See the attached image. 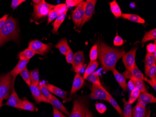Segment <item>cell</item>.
<instances>
[{
	"instance_id": "cell-56",
	"label": "cell",
	"mask_w": 156,
	"mask_h": 117,
	"mask_svg": "<svg viewBox=\"0 0 156 117\" xmlns=\"http://www.w3.org/2000/svg\"><path fill=\"white\" fill-rule=\"evenodd\" d=\"M2 102H1V101H0V108L2 107V106L3 105V104H2Z\"/></svg>"
},
{
	"instance_id": "cell-11",
	"label": "cell",
	"mask_w": 156,
	"mask_h": 117,
	"mask_svg": "<svg viewBox=\"0 0 156 117\" xmlns=\"http://www.w3.org/2000/svg\"><path fill=\"white\" fill-rule=\"evenodd\" d=\"M126 79H137L144 81V76L136 64L131 70H126L122 74Z\"/></svg>"
},
{
	"instance_id": "cell-34",
	"label": "cell",
	"mask_w": 156,
	"mask_h": 117,
	"mask_svg": "<svg viewBox=\"0 0 156 117\" xmlns=\"http://www.w3.org/2000/svg\"><path fill=\"white\" fill-rule=\"evenodd\" d=\"M122 101L124 104L122 117H132V108L131 104H129L128 101H127L125 98L122 99Z\"/></svg>"
},
{
	"instance_id": "cell-17",
	"label": "cell",
	"mask_w": 156,
	"mask_h": 117,
	"mask_svg": "<svg viewBox=\"0 0 156 117\" xmlns=\"http://www.w3.org/2000/svg\"><path fill=\"white\" fill-rule=\"evenodd\" d=\"M137 99V102H141L145 105L156 103V97L148 92L140 93Z\"/></svg>"
},
{
	"instance_id": "cell-51",
	"label": "cell",
	"mask_w": 156,
	"mask_h": 117,
	"mask_svg": "<svg viewBox=\"0 0 156 117\" xmlns=\"http://www.w3.org/2000/svg\"><path fill=\"white\" fill-rule=\"evenodd\" d=\"M53 109V117H67L65 115H64L63 113L58 110V109L55 108V107L53 106L52 107Z\"/></svg>"
},
{
	"instance_id": "cell-55",
	"label": "cell",
	"mask_w": 156,
	"mask_h": 117,
	"mask_svg": "<svg viewBox=\"0 0 156 117\" xmlns=\"http://www.w3.org/2000/svg\"><path fill=\"white\" fill-rule=\"evenodd\" d=\"M86 117H94L93 116V114H92V113H91V112H88V113H87V114L86 116Z\"/></svg>"
},
{
	"instance_id": "cell-13",
	"label": "cell",
	"mask_w": 156,
	"mask_h": 117,
	"mask_svg": "<svg viewBox=\"0 0 156 117\" xmlns=\"http://www.w3.org/2000/svg\"><path fill=\"white\" fill-rule=\"evenodd\" d=\"M32 96L35 99L37 103H40L41 102L48 103L49 101L42 94L39 86L31 84L30 87Z\"/></svg>"
},
{
	"instance_id": "cell-26",
	"label": "cell",
	"mask_w": 156,
	"mask_h": 117,
	"mask_svg": "<svg viewBox=\"0 0 156 117\" xmlns=\"http://www.w3.org/2000/svg\"><path fill=\"white\" fill-rule=\"evenodd\" d=\"M67 12V11H66L64 13L58 16L52 24L53 29H52V32L53 34L57 33L58 29L65 19Z\"/></svg>"
},
{
	"instance_id": "cell-18",
	"label": "cell",
	"mask_w": 156,
	"mask_h": 117,
	"mask_svg": "<svg viewBox=\"0 0 156 117\" xmlns=\"http://www.w3.org/2000/svg\"><path fill=\"white\" fill-rule=\"evenodd\" d=\"M30 60H19L17 65L14 68L13 70H11L9 73L15 80L16 76L20 74L25 68L27 67V65L29 62Z\"/></svg>"
},
{
	"instance_id": "cell-25",
	"label": "cell",
	"mask_w": 156,
	"mask_h": 117,
	"mask_svg": "<svg viewBox=\"0 0 156 117\" xmlns=\"http://www.w3.org/2000/svg\"><path fill=\"white\" fill-rule=\"evenodd\" d=\"M99 66V63L97 60L96 61H90L87 67L86 68L84 75H83V79H86V78L90 75L95 72V70L97 69Z\"/></svg>"
},
{
	"instance_id": "cell-48",
	"label": "cell",
	"mask_w": 156,
	"mask_h": 117,
	"mask_svg": "<svg viewBox=\"0 0 156 117\" xmlns=\"http://www.w3.org/2000/svg\"><path fill=\"white\" fill-rule=\"evenodd\" d=\"M26 1L25 0H12L11 7L13 9H16L17 7Z\"/></svg>"
},
{
	"instance_id": "cell-44",
	"label": "cell",
	"mask_w": 156,
	"mask_h": 117,
	"mask_svg": "<svg viewBox=\"0 0 156 117\" xmlns=\"http://www.w3.org/2000/svg\"><path fill=\"white\" fill-rule=\"evenodd\" d=\"M82 0H66V4L67 7H77L83 2Z\"/></svg>"
},
{
	"instance_id": "cell-29",
	"label": "cell",
	"mask_w": 156,
	"mask_h": 117,
	"mask_svg": "<svg viewBox=\"0 0 156 117\" xmlns=\"http://www.w3.org/2000/svg\"><path fill=\"white\" fill-rule=\"evenodd\" d=\"M35 55V53L32 50L27 48L19 53L18 57L20 60H30Z\"/></svg>"
},
{
	"instance_id": "cell-37",
	"label": "cell",
	"mask_w": 156,
	"mask_h": 117,
	"mask_svg": "<svg viewBox=\"0 0 156 117\" xmlns=\"http://www.w3.org/2000/svg\"><path fill=\"white\" fill-rule=\"evenodd\" d=\"M20 76L23 79L25 83L28 85L29 87H30L31 85V81H30V74L28 71L27 68H25L22 72L20 73Z\"/></svg>"
},
{
	"instance_id": "cell-32",
	"label": "cell",
	"mask_w": 156,
	"mask_h": 117,
	"mask_svg": "<svg viewBox=\"0 0 156 117\" xmlns=\"http://www.w3.org/2000/svg\"><path fill=\"white\" fill-rule=\"evenodd\" d=\"M156 38V29H153L145 33L141 43H145L151 40H155Z\"/></svg>"
},
{
	"instance_id": "cell-16",
	"label": "cell",
	"mask_w": 156,
	"mask_h": 117,
	"mask_svg": "<svg viewBox=\"0 0 156 117\" xmlns=\"http://www.w3.org/2000/svg\"><path fill=\"white\" fill-rule=\"evenodd\" d=\"M146 105L137 102L136 105L132 109V117H145Z\"/></svg>"
},
{
	"instance_id": "cell-49",
	"label": "cell",
	"mask_w": 156,
	"mask_h": 117,
	"mask_svg": "<svg viewBox=\"0 0 156 117\" xmlns=\"http://www.w3.org/2000/svg\"><path fill=\"white\" fill-rule=\"evenodd\" d=\"M148 84H150L154 89L155 91L156 90V79H148L147 77H144V80Z\"/></svg>"
},
{
	"instance_id": "cell-50",
	"label": "cell",
	"mask_w": 156,
	"mask_h": 117,
	"mask_svg": "<svg viewBox=\"0 0 156 117\" xmlns=\"http://www.w3.org/2000/svg\"><path fill=\"white\" fill-rule=\"evenodd\" d=\"M9 14H6L3 16L1 18H0V31L3 29V27L5 26L6 21L9 17Z\"/></svg>"
},
{
	"instance_id": "cell-43",
	"label": "cell",
	"mask_w": 156,
	"mask_h": 117,
	"mask_svg": "<svg viewBox=\"0 0 156 117\" xmlns=\"http://www.w3.org/2000/svg\"><path fill=\"white\" fill-rule=\"evenodd\" d=\"M95 106L96 110L100 114H103L107 110V108L103 104L98 103L95 104Z\"/></svg>"
},
{
	"instance_id": "cell-47",
	"label": "cell",
	"mask_w": 156,
	"mask_h": 117,
	"mask_svg": "<svg viewBox=\"0 0 156 117\" xmlns=\"http://www.w3.org/2000/svg\"><path fill=\"white\" fill-rule=\"evenodd\" d=\"M154 43H150L147 45L146 49H147V52L148 53L153 54L155 51H156V39H155Z\"/></svg>"
},
{
	"instance_id": "cell-1",
	"label": "cell",
	"mask_w": 156,
	"mask_h": 117,
	"mask_svg": "<svg viewBox=\"0 0 156 117\" xmlns=\"http://www.w3.org/2000/svg\"><path fill=\"white\" fill-rule=\"evenodd\" d=\"M98 45V57L104 71H112L115 68L116 63L122 58L125 51L110 47L102 41H99Z\"/></svg>"
},
{
	"instance_id": "cell-21",
	"label": "cell",
	"mask_w": 156,
	"mask_h": 117,
	"mask_svg": "<svg viewBox=\"0 0 156 117\" xmlns=\"http://www.w3.org/2000/svg\"><path fill=\"white\" fill-rule=\"evenodd\" d=\"M56 48H58L61 54L66 55L68 51L71 49L68 44L67 39L65 38H62L57 44L55 45Z\"/></svg>"
},
{
	"instance_id": "cell-41",
	"label": "cell",
	"mask_w": 156,
	"mask_h": 117,
	"mask_svg": "<svg viewBox=\"0 0 156 117\" xmlns=\"http://www.w3.org/2000/svg\"><path fill=\"white\" fill-rule=\"evenodd\" d=\"M59 16L58 13L56 12L54 9H51L48 15V21H47V24L51 23L53 20H55L56 18Z\"/></svg>"
},
{
	"instance_id": "cell-54",
	"label": "cell",
	"mask_w": 156,
	"mask_h": 117,
	"mask_svg": "<svg viewBox=\"0 0 156 117\" xmlns=\"http://www.w3.org/2000/svg\"><path fill=\"white\" fill-rule=\"evenodd\" d=\"M42 1L43 0H33L32 2L35 5H38L42 2Z\"/></svg>"
},
{
	"instance_id": "cell-23",
	"label": "cell",
	"mask_w": 156,
	"mask_h": 117,
	"mask_svg": "<svg viewBox=\"0 0 156 117\" xmlns=\"http://www.w3.org/2000/svg\"><path fill=\"white\" fill-rule=\"evenodd\" d=\"M120 17L132 21L133 22L136 23L141 24H144L145 23V20L136 14L122 13Z\"/></svg>"
},
{
	"instance_id": "cell-9",
	"label": "cell",
	"mask_w": 156,
	"mask_h": 117,
	"mask_svg": "<svg viewBox=\"0 0 156 117\" xmlns=\"http://www.w3.org/2000/svg\"><path fill=\"white\" fill-rule=\"evenodd\" d=\"M86 5V1H83L81 3L76 7L75 10L73 12L72 15L73 23L78 27L81 26L84 16L85 7Z\"/></svg>"
},
{
	"instance_id": "cell-7",
	"label": "cell",
	"mask_w": 156,
	"mask_h": 117,
	"mask_svg": "<svg viewBox=\"0 0 156 117\" xmlns=\"http://www.w3.org/2000/svg\"><path fill=\"white\" fill-rule=\"evenodd\" d=\"M90 97L94 99H100L108 102V91L102 85L93 84L91 89Z\"/></svg>"
},
{
	"instance_id": "cell-46",
	"label": "cell",
	"mask_w": 156,
	"mask_h": 117,
	"mask_svg": "<svg viewBox=\"0 0 156 117\" xmlns=\"http://www.w3.org/2000/svg\"><path fill=\"white\" fill-rule=\"evenodd\" d=\"M113 44L115 46H121L124 44V41L122 38L118 35H116L114 39Z\"/></svg>"
},
{
	"instance_id": "cell-42",
	"label": "cell",
	"mask_w": 156,
	"mask_h": 117,
	"mask_svg": "<svg viewBox=\"0 0 156 117\" xmlns=\"http://www.w3.org/2000/svg\"><path fill=\"white\" fill-rule=\"evenodd\" d=\"M147 76L150 79H156V65H154L150 68L147 73Z\"/></svg>"
},
{
	"instance_id": "cell-3",
	"label": "cell",
	"mask_w": 156,
	"mask_h": 117,
	"mask_svg": "<svg viewBox=\"0 0 156 117\" xmlns=\"http://www.w3.org/2000/svg\"><path fill=\"white\" fill-rule=\"evenodd\" d=\"M15 81L9 72L0 76V101L9 99L14 88Z\"/></svg>"
},
{
	"instance_id": "cell-8",
	"label": "cell",
	"mask_w": 156,
	"mask_h": 117,
	"mask_svg": "<svg viewBox=\"0 0 156 117\" xmlns=\"http://www.w3.org/2000/svg\"><path fill=\"white\" fill-rule=\"evenodd\" d=\"M137 50V47L132 48L128 52L125 53L122 56V62L126 70H131L136 64V55Z\"/></svg>"
},
{
	"instance_id": "cell-53",
	"label": "cell",
	"mask_w": 156,
	"mask_h": 117,
	"mask_svg": "<svg viewBox=\"0 0 156 117\" xmlns=\"http://www.w3.org/2000/svg\"><path fill=\"white\" fill-rule=\"evenodd\" d=\"M127 86H128V89H129L131 91L136 89L134 82L131 79H129V81L128 82V83L127 84Z\"/></svg>"
},
{
	"instance_id": "cell-30",
	"label": "cell",
	"mask_w": 156,
	"mask_h": 117,
	"mask_svg": "<svg viewBox=\"0 0 156 117\" xmlns=\"http://www.w3.org/2000/svg\"><path fill=\"white\" fill-rule=\"evenodd\" d=\"M39 89L42 92V94L44 95V96L48 100H50L52 98V94H51L47 88L46 84L43 82H40L39 85Z\"/></svg>"
},
{
	"instance_id": "cell-20",
	"label": "cell",
	"mask_w": 156,
	"mask_h": 117,
	"mask_svg": "<svg viewBox=\"0 0 156 117\" xmlns=\"http://www.w3.org/2000/svg\"><path fill=\"white\" fill-rule=\"evenodd\" d=\"M48 103L50 104L52 106L58 109V110L62 112L63 113L67 114L68 116L70 115V113L65 107L64 105H63L61 102L57 98H56L54 95H52V98L50 100H49Z\"/></svg>"
},
{
	"instance_id": "cell-28",
	"label": "cell",
	"mask_w": 156,
	"mask_h": 117,
	"mask_svg": "<svg viewBox=\"0 0 156 117\" xmlns=\"http://www.w3.org/2000/svg\"><path fill=\"white\" fill-rule=\"evenodd\" d=\"M22 101V104L21 106V110H23L27 111L32 112H37L38 111V109L33 104L30 102L27 99V98L24 97Z\"/></svg>"
},
{
	"instance_id": "cell-2",
	"label": "cell",
	"mask_w": 156,
	"mask_h": 117,
	"mask_svg": "<svg viewBox=\"0 0 156 117\" xmlns=\"http://www.w3.org/2000/svg\"><path fill=\"white\" fill-rule=\"evenodd\" d=\"M19 30L18 21L11 16H9L5 26L0 31V48L10 40H18Z\"/></svg>"
},
{
	"instance_id": "cell-39",
	"label": "cell",
	"mask_w": 156,
	"mask_h": 117,
	"mask_svg": "<svg viewBox=\"0 0 156 117\" xmlns=\"http://www.w3.org/2000/svg\"><path fill=\"white\" fill-rule=\"evenodd\" d=\"M53 9L60 15L68 11V7L66 3H61L55 5Z\"/></svg>"
},
{
	"instance_id": "cell-6",
	"label": "cell",
	"mask_w": 156,
	"mask_h": 117,
	"mask_svg": "<svg viewBox=\"0 0 156 117\" xmlns=\"http://www.w3.org/2000/svg\"><path fill=\"white\" fill-rule=\"evenodd\" d=\"M28 48L32 50L35 54L44 55L49 52L51 49V46L37 39H35L29 42Z\"/></svg>"
},
{
	"instance_id": "cell-24",
	"label": "cell",
	"mask_w": 156,
	"mask_h": 117,
	"mask_svg": "<svg viewBox=\"0 0 156 117\" xmlns=\"http://www.w3.org/2000/svg\"><path fill=\"white\" fill-rule=\"evenodd\" d=\"M156 61L154 59L153 54L147 53L145 55V61H144V71L146 77H147V73L150 68L156 64Z\"/></svg>"
},
{
	"instance_id": "cell-45",
	"label": "cell",
	"mask_w": 156,
	"mask_h": 117,
	"mask_svg": "<svg viewBox=\"0 0 156 117\" xmlns=\"http://www.w3.org/2000/svg\"><path fill=\"white\" fill-rule=\"evenodd\" d=\"M66 56V62L69 64H72L74 58V53L72 50L71 48L68 51Z\"/></svg>"
},
{
	"instance_id": "cell-52",
	"label": "cell",
	"mask_w": 156,
	"mask_h": 117,
	"mask_svg": "<svg viewBox=\"0 0 156 117\" xmlns=\"http://www.w3.org/2000/svg\"><path fill=\"white\" fill-rule=\"evenodd\" d=\"M86 66V65L84 64L79 65V66H78L76 67H75V68H74L73 71H74L76 73L80 74V73H81V72L83 71V69H86V68H85Z\"/></svg>"
},
{
	"instance_id": "cell-5",
	"label": "cell",
	"mask_w": 156,
	"mask_h": 117,
	"mask_svg": "<svg viewBox=\"0 0 156 117\" xmlns=\"http://www.w3.org/2000/svg\"><path fill=\"white\" fill-rule=\"evenodd\" d=\"M89 112L86 102L78 98L73 101V108L69 117H86Z\"/></svg>"
},
{
	"instance_id": "cell-15",
	"label": "cell",
	"mask_w": 156,
	"mask_h": 117,
	"mask_svg": "<svg viewBox=\"0 0 156 117\" xmlns=\"http://www.w3.org/2000/svg\"><path fill=\"white\" fill-rule=\"evenodd\" d=\"M84 84V79L83 77L81 76L80 74L76 73L71 90V95H73L75 94L83 87Z\"/></svg>"
},
{
	"instance_id": "cell-33",
	"label": "cell",
	"mask_w": 156,
	"mask_h": 117,
	"mask_svg": "<svg viewBox=\"0 0 156 117\" xmlns=\"http://www.w3.org/2000/svg\"><path fill=\"white\" fill-rule=\"evenodd\" d=\"M134 82L136 89L141 92H148L147 88L143 81L140 79H131Z\"/></svg>"
},
{
	"instance_id": "cell-31",
	"label": "cell",
	"mask_w": 156,
	"mask_h": 117,
	"mask_svg": "<svg viewBox=\"0 0 156 117\" xmlns=\"http://www.w3.org/2000/svg\"><path fill=\"white\" fill-rule=\"evenodd\" d=\"M30 81H31V84L38 86L39 82V69H34L30 71Z\"/></svg>"
},
{
	"instance_id": "cell-22",
	"label": "cell",
	"mask_w": 156,
	"mask_h": 117,
	"mask_svg": "<svg viewBox=\"0 0 156 117\" xmlns=\"http://www.w3.org/2000/svg\"><path fill=\"white\" fill-rule=\"evenodd\" d=\"M85 57L83 51H79L74 54L73 62L72 63V70L79 65L84 64Z\"/></svg>"
},
{
	"instance_id": "cell-38",
	"label": "cell",
	"mask_w": 156,
	"mask_h": 117,
	"mask_svg": "<svg viewBox=\"0 0 156 117\" xmlns=\"http://www.w3.org/2000/svg\"><path fill=\"white\" fill-rule=\"evenodd\" d=\"M98 58V45L97 44L92 46L89 53L90 61H96Z\"/></svg>"
},
{
	"instance_id": "cell-12",
	"label": "cell",
	"mask_w": 156,
	"mask_h": 117,
	"mask_svg": "<svg viewBox=\"0 0 156 117\" xmlns=\"http://www.w3.org/2000/svg\"><path fill=\"white\" fill-rule=\"evenodd\" d=\"M22 103V100L19 98L18 95L15 89V87H14L12 93L9 98L8 100L4 105L11 106V107H14V108H16L19 110H21Z\"/></svg>"
},
{
	"instance_id": "cell-10",
	"label": "cell",
	"mask_w": 156,
	"mask_h": 117,
	"mask_svg": "<svg viewBox=\"0 0 156 117\" xmlns=\"http://www.w3.org/2000/svg\"><path fill=\"white\" fill-rule=\"evenodd\" d=\"M97 1L96 0H87L85 7L84 16L81 23L82 27L85 23L91 19L95 12V7Z\"/></svg>"
},
{
	"instance_id": "cell-27",
	"label": "cell",
	"mask_w": 156,
	"mask_h": 117,
	"mask_svg": "<svg viewBox=\"0 0 156 117\" xmlns=\"http://www.w3.org/2000/svg\"><path fill=\"white\" fill-rule=\"evenodd\" d=\"M109 4L110 5V10L114 16L116 18L121 17L122 14V12L121 9L120 8V6L118 5L116 1L115 0L113 1L109 2Z\"/></svg>"
},
{
	"instance_id": "cell-14",
	"label": "cell",
	"mask_w": 156,
	"mask_h": 117,
	"mask_svg": "<svg viewBox=\"0 0 156 117\" xmlns=\"http://www.w3.org/2000/svg\"><path fill=\"white\" fill-rule=\"evenodd\" d=\"M47 88L48 90L51 93H52L54 95L57 96L58 97H60L61 99H63V102H66L68 101V99L67 98V95L68 92L65 90H63L59 88L58 87H56L54 85L51 84H46Z\"/></svg>"
},
{
	"instance_id": "cell-19",
	"label": "cell",
	"mask_w": 156,
	"mask_h": 117,
	"mask_svg": "<svg viewBox=\"0 0 156 117\" xmlns=\"http://www.w3.org/2000/svg\"><path fill=\"white\" fill-rule=\"evenodd\" d=\"M113 75H114L116 81L118 82L122 90L124 91H127L128 90V86H127V83L126 81V78L122 75V74H120L116 68H114L112 70Z\"/></svg>"
},
{
	"instance_id": "cell-40",
	"label": "cell",
	"mask_w": 156,
	"mask_h": 117,
	"mask_svg": "<svg viewBox=\"0 0 156 117\" xmlns=\"http://www.w3.org/2000/svg\"><path fill=\"white\" fill-rule=\"evenodd\" d=\"M131 91L128 102L129 104H132L138 98L140 92L139 90H137L136 89H134V90Z\"/></svg>"
},
{
	"instance_id": "cell-36",
	"label": "cell",
	"mask_w": 156,
	"mask_h": 117,
	"mask_svg": "<svg viewBox=\"0 0 156 117\" xmlns=\"http://www.w3.org/2000/svg\"><path fill=\"white\" fill-rule=\"evenodd\" d=\"M88 81L92 82L93 84H97L98 85H102L101 82L100 78H99V73L97 72H94L92 74L89 75L86 78Z\"/></svg>"
},
{
	"instance_id": "cell-35",
	"label": "cell",
	"mask_w": 156,
	"mask_h": 117,
	"mask_svg": "<svg viewBox=\"0 0 156 117\" xmlns=\"http://www.w3.org/2000/svg\"><path fill=\"white\" fill-rule=\"evenodd\" d=\"M108 102L115 109V110L118 112L120 116L122 117H123V111L120 106L118 105L117 102L115 101L114 97L109 94V92L108 93Z\"/></svg>"
},
{
	"instance_id": "cell-4",
	"label": "cell",
	"mask_w": 156,
	"mask_h": 117,
	"mask_svg": "<svg viewBox=\"0 0 156 117\" xmlns=\"http://www.w3.org/2000/svg\"><path fill=\"white\" fill-rule=\"evenodd\" d=\"M55 6L47 3L44 0H43L42 2L38 5L33 4L32 19L33 21H39L42 17L48 15L49 12L54 9Z\"/></svg>"
}]
</instances>
